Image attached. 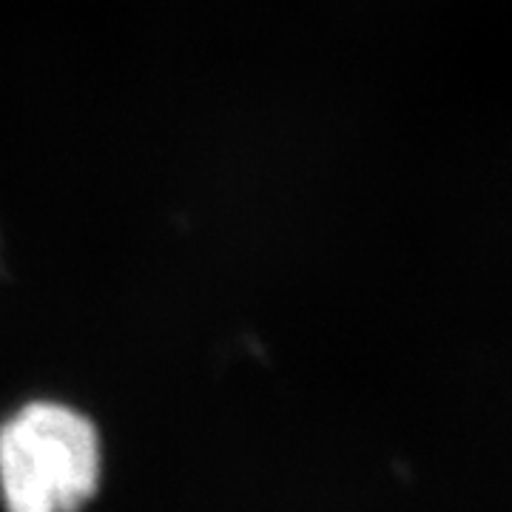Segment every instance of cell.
Here are the masks:
<instances>
[{
  "mask_svg": "<svg viewBox=\"0 0 512 512\" xmlns=\"http://www.w3.org/2000/svg\"><path fill=\"white\" fill-rule=\"evenodd\" d=\"M100 481V439L72 407L37 402L0 430V493L9 512H77Z\"/></svg>",
  "mask_w": 512,
  "mask_h": 512,
  "instance_id": "6da1fadb",
  "label": "cell"
}]
</instances>
